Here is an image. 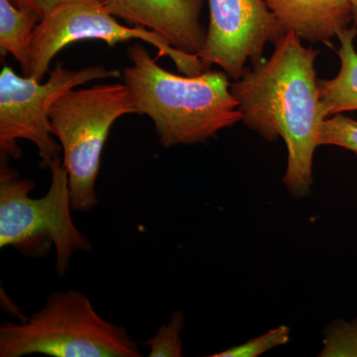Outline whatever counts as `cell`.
I'll use <instances>...</instances> for the list:
<instances>
[{
  "label": "cell",
  "mask_w": 357,
  "mask_h": 357,
  "mask_svg": "<svg viewBox=\"0 0 357 357\" xmlns=\"http://www.w3.org/2000/svg\"><path fill=\"white\" fill-rule=\"evenodd\" d=\"M274 47L271 57L246 67L230 89L250 130L268 141H285L288 165L283 183L292 196L302 199L311 192L312 160L326 119L314 69L319 51L305 47L293 32Z\"/></svg>",
  "instance_id": "obj_1"
},
{
  "label": "cell",
  "mask_w": 357,
  "mask_h": 357,
  "mask_svg": "<svg viewBox=\"0 0 357 357\" xmlns=\"http://www.w3.org/2000/svg\"><path fill=\"white\" fill-rule=\"evenodd\" d=\"M131 65L123 70L138 114L153 121L160 144L169 148L206 142L243 121L238 102L223 70L180 76L157 64L143 45L128 47Z\"/></svg>",
  "instance_id": "obj_2"
},
{
  "label": "cell",
  "mask_w": 357,
  "mask_h": 357,
  "mask_svg": "<svg viewBox=\"0 0 357 357\" xmlns=\"http://www.w3.org/2000/svg\"><path fill=\"white\" fill-rule=\"evenodd\" d=\"M139 357L137 344L123 326L105 321L88 296L55 292L44 307L21 321L0 326V356Z\"/></svg>",
  "instance_id": "obj_3"
},
{
  "label": "cell",
  "mask_w": 357,
  "mask_h": 357,
  "mask_svg": "<svg viewBox=\"0 0 357 357\" xmlns=\"http://www.w3.org/2000/svg\"><path fill=\"white\" fill-rule=\"evenodd\" d=\"M51 185L44 197L29 196L33 181L0 164V248L13 246L31 257L47 255L52 245L57 253L56 270L65 276L77 251L91 250V241L74 225L69 177L60 157L51 162Z\"/></svg>",
  "instance_id": "obj_4"
},
{
  "label": "cell",
  "mask_w": 357,
  "mask_h": 357,
  "mask_svg": "<svg viewBox=\"0 0 357 357\" xmlns=\"http://www.w3.org/2000/svg\"><path fill=\"white\" fill-rule=\"evenodd\" d=\"M138 114L126 84L70 89L50 110L52 133L63 151L73 211L86 213L98 204L96 183L110 128L123 115Z\"/></svg>",
  "instance_id": "obj_5"
},
{
  "label": "cell",
  "mask_w": 357,
  "mask_h": 357,
  "mask_svg": "<svg viewBox=\"0 0 357 357\" xmlns=\"http://www.w3.org/2000/svg\"><path fill=\"white\" fill-rule=\"evenodd\" d=\"M119 70L103 66L66 69L57 63L45 83L18 76L8 65L0 72V155L1 161L20 159L17 140L32 142L38 149L42 167L58 158L62 147L52 133L50 110L54 102L70 89L95 79L119 77Z\"/></svg>",
  "instance_id": "obj_6"
},
{
  "label": "cell",
  "mask_w": 357,
  "mask_h": 357,
  "mask_svg": "<svg viewBox=\"0 0 357 357\" xmlns=\"http://www.w3.org/2000/svg\"><path fill=\"white\" fill-rule=\"evenodd\" d=\"M84 40H100L110 47L142 40L157 49L158 57L170 58L178 73L185 76H197L210 70L198 56L173 48L157 33L140 26L122 25L100 0H69L59 4L40 20L33 35L24 76L43 82L59 52Z\"/></svg>",
  "instance_id": "obj_7"
},
{
  "label": "cell",
  "mask_w": 357,
  "mask_h": 357,
  "mask_svg": "<svg viewBox=\"0 0 357 357\" xmlns=\"http://www.w3.org/2000/svg\"><path fill=\"white\" fill-rule=\"evenodd\" d=\"M210 24L199 58L210 69L215 64L234 81L246 62L261 64L267 44L277 45L287 33L264 0H208Z\"/></svg>",
  "instance_id": "obj_8"
},
{
  "label": "cell",
  "mask_w": 357,
  "mask_h": 357,
  "mask_svg": "<svg viewBox=\"0 0 357 357\" xmlns=\"http://www.w3.org/2000/svg\"><path fill=\"white\" fill-rule=\"evenodd\" d=\"M100 1L112 15L157 33L178 51L198 56L203 48L208 34L199 21L204 0Z\"/></svg>",
  "instance_id": "obj_9"
},
{
  "label": "cell",
  "mask_w": 357,
  "mask_h": 357,
  "mask_svg": "<svg viewBox=\"0 0 357 357\" xmlns=\"http://www.w3.org/2000/svg\"><path fill=\"white\" fill-rule=\"evenodd\" d=\"M286 33L310 43L330 41L352 24L349 0H264Z\"/></svg>",
  "instance_id": "obj_10"
},
{
  "label": "cell",
  "mask_w": 357,
  "mask_h": 357,
  "mask_svg": "<svg viewBox=\"0 0 357 357\" xmlns=\"http://www.w3.org/2000/svg\"><path fill=\"white\" fill-rule=\"evenodd\" d=\"M356 36L357 31L352 27L338 35L340 72L333 79H319V98L326 119L357 110V52L354 44Z\"/></svg>",
  "instance_id": "obj_11"
},
{
  "label": "cell",
  "mask_w": 357,
  "mask_h": 357,
  "mask_svg": "<svg viewBox=\"0 0 357 357\" xmlns=\"http://www.w3.org/2000/svg\"><path fill=\"white\" fill-rule=\"evenodd\" d=\"M40 22L36 13L15 6L11 0H0V54H11L26 74L33 35Z\"/></svg>",
  "instance_id": "obj_12"
},
{
  "label": "cell",
  "mask_w": 357,
  "mask_h": 357,
  "mask_svg": "<svg viewBox=\"0 0 357 357\" xmlns=\"http://www.w3.org/2000/svg\"><path fill=\"white\" fill-rule=\"evenodd\" d=\"M319 146L333 145L357 155V121L342 114L328 117L319 132Z\"/></svg>",
  "instance_id": "obj_13"
},
{
  "label": "cell",
  "mask_w": 357,
  "mask_h": 357,
  "mask_svg": "<svg viewBox=\"0 0 357 357\" xmlns=\"http://www.w3.org/2000/svg\"><path fill=\"white\" fill-rule=\"evenodd\" d=\"M185 325V314L182 312H173L168 324H162L151 340H148L150 357H181L182 340L180 333Z\"/></svg>",
  "instance_id": "obj_14"
},
{
  "label": "cell",
  "mask_w": 357,
  "mask_h": 357,
  "mask_svg": "<svg viewBox=\"0 0 357 357\" xmlns=\"http://www.w3.org/2000/svg\"><path fill=\"white\" fill-rule=\"evenodd\" d=\"M290 328L287 326H279L260 337L249 340L248 342L236 347H229L218 352L213 357H256L275 347L287 344L290 340Z\"/></svg>",
  "instance_id": "obj_15"
},
{
  "label": "cell",
  "mask_w": 357,
  "mask_h": 357,
  "mask_svg": "<svg viewBox=\"0 0 357 357\" xmlns=\"http://www.w3.org/2000/svg\"><path fill=\"white\" fill-rule=\"evenodd\" d=\"M15 6L29 9L38 15L40 20L59 4L69 0H11Z\"/></svg>",
  "instance_id": "obj_16"
},
{
  "label": "cell",
  "mask_w": 357,
  "mask_h": 357,
  "mask_svg": "<svg viewBox=\"0 0 357 357\" xmlns=\"http://www.w3.org/2000/svg\"><path fill=\"white\" fill-rule=\"evenodd\" d=\"M351 7L352 25L351 27L357 31V0H349Z\"/></svg>",
  "instance_id": "obj_17"
}]
</instances>
